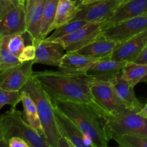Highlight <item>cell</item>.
I'll return each mask as SVG.
<instances>
[{"label": "cell", "mask_w": 147, "mask_h": 147, "mask_svg": "<svg viewBox=\"0 0 147 147\" xmlns=\"http://www.w3.org/2000/svg\"><path fill=\"white\" fill-rule=\"evenodd\" d=\"M32 77L45 90L53 106L60 102H73L90 105L101 111L90 90L93 78L73 76L53 70L33 72Z\"/></svg>", "instance_id": "cell-1"}, {"label": "cell", "mask_w": 147, "mask_h": 147, "mask_svg": "<svg viewBox=\"0 0 147 147\" xmlns=\"http://www.w3.org/2000/svg\"><path fill=\"white\" fill-rule=\"evenodd\" d=\"M54 106L63 112L83 134L88 136L95 147L108 146L111 139L103 112L90 105L73 102H60Z\"/></svg>", "instance_id": "cell-2"}, {"label": "cell", "mask_w": 147, "mask_h": 147, "mask_svg": "<svg viewBox=\"0 0 147 147\" xmlns=\"http://www.w3.org/2000/svg\"><path fill=\"white\" fill-rule=\"evenodd\" d=\"M21 90L28 93L35 103L45 140L51 147H57L62 134L56 120L54 106L47 93L32 76Z\"/></svg>", "instance_id": "cell-3"}, {"label": "cell", "mask_w": 147, "mask_h": 147, "mask_svg": "<svg viewBox=\"0 0 147 147\" xmlns=\"http://www.w3.org/2000/svg\"><path fill=\"white\" fill-rule=\"evenodd\" d=\"M4 139L13 136L24 139L30 147H51L42 135L23 119L22 112L11 108L0 117Z\"/></svg>", "instance_id": "cell-4"}, {"label": "cell", "mask_w": 147, "mask_h": 147, "mask_svg": "<svg viewBox=\"0 0 147 147\" xmlns=\"http://www.w3.org/2000/svg\"><path fill=\"white\" fill-rule=\"evenodd\" d=\"M106 125L110 139L125 134L147 136V118L126 110L116 115H106Z\"/></svg>", "instance_id": "cell-5"}, {"label": "cell", "mask_w": 147, "mask_h": 147, "mask_svg": "<svg viewBox=\"0 0 147 147\" xmlns=\"http://www.w3.org/2000/svg\"><path fill=\"white\" fill-rule=\"evenodd\" d=\"M90 90L96 104L105 115H116L128 110L111 82L93 78Z\"/></svg>", "instance_id": "cell-6"}, {"label": "cell", "mask_w": 147, "mask_h": 147, "mask_svg": "<svg viewBox=\"0 0 147 147\" xmlns=\"http://www.w3.org/2000/svg\"><path fill=\"white\" fill-rule=\"evenodd\" d=\"M102 32L100 23L88 22L81 28L53 42L62 45L67 53L79 51L96 40Z\"/></svg>", "instance_id": "cell-7"}, {"label": "cell", "mask_w": 147, "mask_h": 147, "mask_svg": "<svg viewBox=\"0 0 147 147\" xmlns=\"http://www.w3.org/2000/svg\"><path fill=\"white\" fill-rule=\"evenodd\" d=\"M125 0H97L90 4L80 6V10L73 20H81L88 22L101 23L110 18Z\"/></svg>", "instance_id": "cell-8"}, {"label": "cell", "mask_w": 147, "mask_h": 147, "mask_svg": "<svg viewBox=\"0 0 147 147\" xmlns=\"http://www.w3.org/2000/svg\"><path fill=\"white\" fill-rule=\"evenodd\" d=\"M147 30V12L103 30V35L117 42L127 40Z\"/></svg>", "instance_id": "cell-9"}, {"label": "cell", "mask_w": 147, "mask_h": 147, "mask_svg": "<svg viewBox=\"0 0 147 147\" xmlns=\"http://www.w3.org/2000/svg\"><path fill=\"white\" fill-rule=\"evenodd\" d=\"M34 61L20 63L0 73V87L9 91H20L33 73Z\"/></svg>", "instance_id": "cell-10"}, {"label": "cell", "mask_w": 147, "mask_h": 147, "mask_svg": "<svg viewBox=\"0 0 147 147\" xmlns=\"http://www.w3.org/2000/svg\"><path fill=\"white\" fill-rule=\"evenodd\" d=\"M32 44L35 46L34 63L59 67L64 56L65 49L60 43L47 41L45 39L31 40Z\"/></svg>", "instance_id": "cell-11"}, {"label": "cell", "mask_w": 147, "mask_h": 147, "mask_svg": "<svg viewBox=\"0 0 147 147\" xmlns=\"http://www.w3.org/2000/svg\"><path fill=\"white\" fill-rule=\"evenodd\" d=\"M146 12L147 0H125L110 18L100 23L102 31Z\"/></svg>", "instance_id": "cell-12"}, {"label": "cell", "mask_w": 147, "mask_h": 147, "mask_svg": "<svg viewBox=\"0 0 147 147\" xmlns=\"http://www.w3.org/2000/svg\"><path fill=\"white\" fill-rule=\"evenodd\" d=\"M146 45L147 30L129 40L118 43L111 58L117 61H133Z\"/></svg>", "instance_id": "cell-13"}, {"label": "cell", "mask_w": 147, "mask_h": 147, "mask_svg": "<svg viewBox=\"0 0 147 147\" xmlns=\"http://www.w3.org/2000/svg\"><path fill=\"white\" fill-rule=\"evenodd\" d=\"M101 59L84 55L78 51L68 52L63 56L59 71L66 74L77 76H87V73L92 65Z\"/></svg>", "instance_id": "cell-14"}, {"label": "cell", "mask_w": 147, "mask_h": 147, "mask_svg": "<svg viewBox=\"0 0 147 147\" xmlns=\"http://www.w3.org/2000/svg\"><path fill=\"white\" fill-rule=\"evenodd\" d=\"M25 4L16 6L0 20V36L27 33Z\"/></svg>", "instance_id": "cell-15"}, {"label": "cell", "mask_w": 147, "mask_h": 147, "mask_svg": "<svg viewBox=\"0 0 147 147\" xmlns=\"http://www.w3.org/2000/svg\"><path fill=\"white\" fill-rule=\"evenodd\" d=\"M54 109L56 120L62 136L71 142L76 147H95L91 139L83 134L57 107L54 106Z\"/></svg>", "instance_id": "cell-16"}, {"label": "cell", "mask_w": 147, "mask_h": 147, "mask_svg": "<svg viewBox=\"0 0 147 147\" xmlns=\"http://www.w3.org/2000/svg\"><path fill=\"white\" fill-rule=\"evenodd\" d=\"M46 0H27L25 4L27 33L30 40L40 39V27Z\"/></svg>", "instance_id": "cell-17"}, {"label": "cell", "mask_w": 147, "mask_h": 147, "mask_svg": "<svg viewBox=\"0 0 147 147\" xmlns=\"http://www.w3.org/2000/svg\"><path fill=\"white\" fill-rule=\"evenodd\" d=\"M126 61H117L111 57L101 59L95 63L87 73V76L96 80L111 82L126 65Z\"/></svg>", "instance_id": "cell-18"}, {"label": "cell", "mask_w": 147, "mask_h": 147, "mask_svg": "<svg viewBox=\"0 0 147 147\" xmlns=\"http://www.w3.org/2000/svg\"><path fill=\"white\" fill-rule=\"evenodd\" d=\"M111 83L113 85L118 96L128 110L139 113L144 106L135 95L134 88L122 78L121 72L117 75Z\"/></svg>", "instance_id": "cell-19"}, {"label": "cell", "mask_w": 147, "mask_h": 147, "mask_svg": "<svg viewBox=\"0 0 147 147\" xmlns=\"http://www.w3.org/2000/svg\"><path fill=\"white\" fill-rule=\"evenodd\" d=\"M118 43L117 42L108 39L102 32L96 40L78 52L82 55L94 58H108L111 57Z\"/></svg>", "instance_id": "cell-20"}, {"label": "cell", "mask_w": 147, "mask_h": 147, "mask_svg": "<svg viewBox=\"0 0 147 147\" xmlns=\"http://www.w3.org/2000/svg\"><path fill=\"white\" fill-rule=\"evenodd\" d=\"M80 10V7L71 0H59L55 20L50 32L71 21Z\"/></svg>", "instance_id": "cell-21"}, {"label": "cell", "mask_w": 147, "mask_h": 147, "mask_svg": "<svg viewBox=\"0 0 147 147\" xmlns=\"http://www.w3.org/2000/svg\"><path fill=\"white\" fill-rule=\"evenodd\" d=\"M20 91L22 94V102L24 107L25 121L45 138L44 131L40 122L35 103L28 93L24 90H20Z\"/></svg>", "instance_id": "cell-22"}, {"label": "cell", "mask_w": 147, "mask_h": 147, "mask_svg": "<svg viewBox=\"0 0 147 147\" xmlns=\"http://www.w3.org/2000/svg\"><path fill=\"white\" fill-rule=\"evenodd\" d=\"M121 76L132 87L142 82H147V64L127 62L122 69Z\"/></svg>", "instance_id": "cell-23"}, {"label": "cell", "mask_w": 147, "mask_h": 147, "mask_svg": "<svg viewBox=\"0 0 147 147\" xmlns=\"http://www.w3.org/2000/svg\"><path fill=\"white\" fill-rule=\"evenodd\" d=\"M58 1L59 0H46L40 27V39L46 38L50 32V27L55 20Z\"/></svg>", "instance_id": "cell-24"}, {"label": "cell", "mask_w": 147, "mask_h": 147, "mask_svg": "<svg viewBox=\"0 0 147 147\" xmlns=\"http://www.w3.org/2000/svg\"><path fill=\"white\" fill-rule=\"evenodd\" d=\"M8 36L3 37L0 45V72L9 69L19 65V58L10 52L7 47Z\"/></svg>", "instance_id": "cell-25"}, {"label": "cell", "mask_w": 147, "mask_h": 147, "mask_svg": "<svg viewBox=\"0 0 147 147\" xmlns=\"http://www.w3.org/2000/svg\"><path fill=\"white\" fill-rule=\"evenodd\" d=\"M88 22L84 21L81 20H73L71 21L68 22L66 24L60 26L58 28L55 30L54 32L51 34V36L48 37H46L45 39L47 41H53V40L58 39L60 37H64L67 35L73 32L76 31L78 29L81 28L84 25H86Z\"/></svg>", "instance_id": "cell-26"}, {"label": "cell", "mask_w": 147, "mask_h": 147, "mask_svg": "<svg viewBox=\"0 0 147 147\" xmlns=\"http://www.w3.org/2000/svg\"><path fill=\"white\" fill-rule=\"evenodd\" d=\"M119 146L123 147H147V136L142 135L125 134L113 138Z\"/></svg>", "instance_id": "cell-27"}, {"label": "cell", "mask_w": 147, "mask_h": 147, "mask_svg": "<svg viewBox=\"0 0 147 147\" xmlns=\"http://www.w3.org/2000/svg\"><path fill=\"white\" fill-rule=\"evenodd\" d=\"M20 102H22L21 91H9L0 87V110L4 105L15 108Z\"/></svg>", "instance_id": "cell-28"}, {"label": "cell", "mask_w": 147, "mask_h": 147, "mask_svg": "<svg viewBox=\"0 0 147 147\" xmlns=\"http://www.w3.org/2000/svg\"><path fill=\"white\" fill-rule=\"evenodd\" d=\"M7 47L12 54L19 58L25 47L24 40L22 34H15L8 36L7 40Z\"/></svg>", "instance_id": "cell-29"}, {"label": "cell", "mask_w": 147, "mask_h": 147, "mask_svg": "<svg viewBox=\"0 0 147 147\" xmlns=\"http://www.w3.org/2000/svg\"><path fill=\"white\" fill-rule=\"evenodd\" d=\"M35 46L34 45L31 44L25 46L22 54L19 57V60L20 61V63L34 60V57H35Z\"/></svg>", "instance_id": "cell-30"}, {"label": "cell", "mask_w": 147, "mask_h": 147, "mask_svg": "<svg viewBox=\"0 0 147 147\" xmlns=\"http://www.w3.org/2000/svg\"><path fill=\"white\" fill-rule=\"evenodd\" d=\"M9 147H30V145L24 140L17 136H13L9 140Z\"/></svg>", "instance_id": "cell-31"}, {"label": "cell", "mask_w": 147, "mask_h": 147, "mask_svg": "<svg viewBox=\"0 0 147 147\" xmlns=\"http://www.w3.org/2000/svg\"><path fill=\"white\" fill-rule=\"evenodd\" d=\"M14 6L10 3L9 0H0V20Z\"/></svg>", "instance_id": "cell-32"}, {"label": "cell", "mask_w": 147, "mask_h": 147, "mask_svg": "<svg viewBox=\"0 0 147 147\" xmlns=\"http://www.w3.org/2000/svg\"><path fill=\"white\" fill-rule=\"evenodd\" d=\"M132 62L140 63V64H147V45L140 53V55Z\"/></svg>", "instance_id": "cell-33"}, {"label": "cell", "mask_w": 147, "mask_h": 147, "mask_svg": "<svg viewBox=\"0 0 147 147\" xmlns=\"http://www.w3.org/2000/svg\"><path fill=\"white\" fill-rule=\"evenodd\" d=\"M57 147H70V146L69 145L67 139L64 136H62L60 137V139H59L58 144H57Z\"/></svg>", "instance_id": "cell-34"}, {"label": "cell", "mask_w": 147, "mask_h": 147, "mask_svg": "<svg viewBox=\"0 0 147 147\" xmlns=\"http://www.w3.org/2000/svg\"><path fill=\"white\" fill-rule=\"evenodd\" d=\"M9 1L14 7H16V6L21 5V4H26L27 0H9Z\"/></svg>", "instance_id": "cell-35"}, {"label": "cell", "mask_w": 147, "mask_h": 147, "mask_svg": "<svg viewBox=\"0 0 147 147\" xmlns=\"http://www.w3.org/2000/svg\"><path fill=\"white\" fill-rule=\"evenodd\" d=\"M139 115H140L141 116L144 118H147V103H146L144 106L143 107V109L139 112Z\"/></svg>", "instance_id": "cell-36"}, {"label": "cell", "mask_w": 147, "mask_h": 147, "mask_svg": "<svg viewBox=\"0 0 147 147\" xmlns=\"http://www.w3.org/2000/svg\"><path fill=\"white\" fill-rule=\"evenodd\" d=\"M96 1H97V0H80L79 1V6L90 4V3L94 2Z\"/></svg>", "instance_id": "cell-37"}, {"label": "cell", "mask_w": 147, "mask_h": 147, "mask_svg": "<svg viewBox=\"0 0 147 147\" xmlns=\"http://www.w3.org/2000/svg\"><path fill=\"white\" fill-rule=\"evenodd\" d=\"M0 147H9L8 141L5 140V139L0 140Z\"/></svg>", "instance_id": "cell-38"}, {"label": "cell", "mask_w": 147, "mask_h": 147, "mask_svg": "<svg viewBox=\"0 0 147 147\" xmlns=\"http://www.w3.org/2000/svg\"><path fill=\"white\" fill-rule=\"evenodd\" d=\"M4 139V136H3V131H2V128H1V122H0V140Z\"/></svg>", "instance_id": "cell-39"}, {"label": "cell", "mask_w": 147, "mask_h": 147, "mask_svg": "<svg viewBox=\"0 0 147 147\" xmlns=\"http://www.w3.org/2000/svg\"><path fill=\"white\" fill-rule=\"evenodd\" d=\"M71 1H73L74 3H76L78 6H79V1H80V0H71ZM79 7H80V6H79Z\"/></svg>", "instance_id": "cell-40"}, {"label": "cell", "mask_w": 147, "mask_h": 147, "mask_svg": "<svg viewBox=\"0 0 147 147\" xmlns=\"http://www.w3.org/2000/svg\"><path fill=\"white\" fill-rule=\"evenodd\" d=\"M67 142H68L69 145H70V147H76V146H74V145H73V144H72V143H71V142H69V141H68V140H67Z\"/></svg>", "instance_id": "cell-41"}, {"label": "cell", "mask_w": 147, "mask_h": 147, "mask_svg": "<svg viewBox=\"0 0 147 147\" xmlns=\"http://www.w3.org/2000/svg\"><path fill=\"white\" fill-rule=\"evenodd\" d=\"M2 37L1 36H0V45H1V40H2Z\"/></svg>", "instance_id": "cell-42"}, {"label": "cell", "mask_w": 147, "mask_h": 147, "mask_svg": "<svg viewBox=\"0 0 147 147\" xmlns=\"http://www.w3.org/2000/svg\"><path fill=\"white\" fill-rule=\"evenodd\" d=\"M107 147H109V146H107ZM117 147H123V146H117Z\"/></svg>", "instance_id": "cell-43"}]
</instances>
